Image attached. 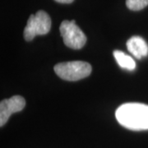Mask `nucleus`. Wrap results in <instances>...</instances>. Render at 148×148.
<instances>
[{
  "mask_svg": "<svg viewBox=\"0 0 148 148\" xmlns=\"http://www.w3.org/2000/svg\"><path fill=\"white\" fill-rule=\"evenodd\" d=\"M64 44L73 49H80L86 42V36L83 32L77 26L74 20L64 21L59 27Z\"/></svg>",
  "mask_w": 148,
  "mask_h": 148,
  "instance_id": "obj_4",
  "label": "nucleus"
},
{
  "mask_svg": "<svg viewBox=\"0 0 148 148\" xmlns=\"http://www.w3.org/2000/svg\"><path fill=\"white\" fill-rule=\"evenodd\" d=\"M128 51L138 59L146 57L148 54V45L146 41L140 36L131 37L127 42Z\"/></svg>",
  "mask_w": 148,
  "mask_h": 148,
  "instance_id": "obj_6",
  "label": "nucleus"
},
{
  "mask_svg": "<svg viewBox=\"0 0 148 148\" xmlns=\"http://www.w3.org/2000/svg\"><path fill=\"white\" fill-rule=\"evenodd\" d=\"M114 56L116 59L117 63L123 69H127V70H133L136 68V63L133 60V58L127 54H125L123 52L119 51V50H114Z\"/></svg>",
  "mask_w": 148,
  "mask_h": 148,
  "instance_id": "obj_7",
  "label": "nucleus"
},
{
  "mask_svg": "<svg viewBox=\"0 0 148 148\" xmlns=\"http://www.w3.org/2000/svg\"><path fill=\"white\" fill-rule=\"evenodd\" d=\"M55 1L58 3H71L74 0H55Z\"/></svg>",
  "mask_w": 148,
  "mask_h": 148,
  "instance_id": "obj_9",
  "label": "nucleus"
},
{
  "mask_svg": "<svg viewBox=\"0 0 148 148\" xmlns=\"http://www.w3.org/2000/svg\"><path fill=\"white\" fill-rule=\"evenodd\" d=\"M51 28V19L46 12L40 10L36 14H32L25 29L24 38L27 41H31L36 36L46 35Z\"/></svg>",
  "mask_w": 148,
  "mask_h": 148,
  "instance_id": "obj_3",
  "label": "nucleus"
},
{
  "mask_svg": "<svg viewBox=\"0 0 148 148\" xmlns=\"http://www.w3.org/2000/svg\"><path fill=\"white\" fill-rule=\"evenodd\" d=\"M26 106V101L21 95H13L0 103V125L3 127L13 113L22 110Z\"/></svg>",
  "mask_w": 148,
  "mask_h": 148,
  "instance_id": "obj_5",
  "label": "nucleus"
},
{
  "mask_svg": "<svg viewBox=\"0 0 148 148\" xmlns=\"http://www.w3.org/2000/svg\"><path fill=\"white\" fill-rule=\"evenodd\" d=\"M115 116L122 126L131 130L148 129V106L139 103H127L117 109Z\"/></svg>",
  "mask_w": 148,
  "mask_h": 148,
  "instance_id": "obj_1",
  "label": "nucleus"
},
{
  "mask_svg": "<svg viewBox=\"0 0 148 148\" xmlns=\"http://www.w3.org/2000/svg\"><path fill=\"white\" fill-rule=\"evenodd\" d=\"M54 72L60 78L74 82L87 77L91 73V66L83 61L64 62L54 66Z\"/></svg>",
  "mask_w": 148,
  "mask_h": 148,
  "instance_id": "obj_2",
  "label": "nucleus"
},
{
  "mask_svg": "<svg viewBox=\"0 0 148 148\" xmlns=\"http://www.w3.org/2000/svg\"><path fill=\"white\" fill-rule=\"evenodd\" d=\"M127 8L132 11H139L148 5V0H126Z\"/></svg>",
  "mask_w": 148,
  "mask_h": 148,
  "instance_id": "obj_8",
  "label": "nucleus"
}]
</instances>
